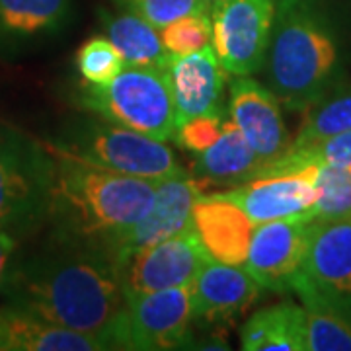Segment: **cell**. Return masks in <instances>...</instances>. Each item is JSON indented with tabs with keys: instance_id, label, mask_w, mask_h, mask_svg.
<instances>
[{
	"instance_id": "obj_1",
	"label": "cell",
	"mask_w": 351,
	"mask_h": 351,
	"mask_svg": "<svg viewBox=\"0 0 351 351\" xmlns=\"http://www.w3.org/2000/svg\"><path fill=\"white\" fill-rule=\"evenodd\" d=\"M0 306L96 334L110 350H119L127 297L113 256L57 240L55 248L8 265Z\"/></svg>"
},
{
	"instance_id": "obj_2",
	"label": "cell",
	"mask_w": 351,
	"mask_h": 351,
	"mask_svg": "<svg viewBox=\"0 0 351 351\" xmlns=\"http://www.w3.org/2000/svg\"><path fill=\"white\" fill-rule=\"evenodd\" d=\"M51 154L49 217L57 225V240L115 258L121 237L151 207L156 182L110 172L57 151Z\"/></svg>"
},
{
	"instance_id": "obj_3",
	"label": "cell",
	"mask_w": 351,
	"mask_h": 351,
	"mask_svg": "<svg viewBox=\"0 0 351 351\" xmlns=\"http://www.w3.org/2000/svg\"><path fill=\"white\" fill-rule=\"evenodd\" d=\"M339 69L336 29L316 0H276L262 71L287 112H304L334 88Z\"/></svg>"
},
{
	"instance_id": "obj_4",
	"label": "cell",
	"mask_w": 351,
	"mask_h": 351,
	"mask_svg": "<svg viewBox=\"0 0 351 351\" xmlns=\"http://www.w3.org/2000/svg\"><path fill=\"white\" fill-rule=\"evenodd\" d=\"M80 101L101 119L158 141L176 137L178 115L168 66L125 69L104 86L86 84Z\"/></svg>"
},
{
	"instance_id": "obj_5",
	"label": "cell",
	"mask_w": 351,
	"mask_h": 351,
	"mask_svg": "<svg viewBox=\"0 0 351 351\" xmlns=\"http://www.w3.org/2000/svg\"><path fill=\"white\" fill-rule=\"evenodd\" d=\"M55 151L110 172L151 182L184 174V168L164 141L147 137L106 119L86 121L76 127L69 143Z\"/></svg>"
},
{
	"instance_id": "obj_6",
	"label": "cell",
	"mask_w": 351,
	"mask_h": 351,
	"mask_svg": "<svg viewBox=\"0 0 351 351\" xmlns=\"http://www.w3.org/2000/svg\"><path fill=\"white\" fill-rule=\"evenodd\" d=\"M55 158L12 131H0V226L24 234L49 217Z\"/></svg>"
},
{
	"instance_id": "obj_7",
	"label": "cell",
	"mask_w": 351,
	"mask_h": 351,
	"mask_svg": "<svg viewBox=\"0 0 351 351\" xmlns=\"http://www.w3.org/2000/svg\"><path fill=\"white\" fill-rule=\"evenodd\" d=\"M191 283L127 297L119 350L168 351L193 343Z\"/></svg>"
},
{
	"instance_id": "obj_8",
	"label": "cell",
	"mask_w": 351,
	"mask_h": 351,
	"mask_svg": "<svg viewBox=\"0 0 351 351\" xmlns=\"http://www.w3.org/2000/svg\"><path fill=\"white\" fill-rule=\"evenodd\" d=\"M274 18L276 0H223L211 8V47L228 75L262 71Z\"/></svg>"
},
{
	"instance_id": "obj_9",
	"label": "cell",
	"mask_w": 351,
	"mask_h": 351,
	"mask_svg": "<svg viewBox=\"0 0 351 351\" xmlns=\"http://www.w3.org/2000/svg\"><path fill=\"white\" fill-rule=\"evenodd\" d=\"M207 260L209 256L191 228L127 254L117 262V269L125 297H135L189 285Z\"/></svg>"
},
{
	"instance_id": "obj_10",
	"label": "cell",
	"mask_w": 351,
	"mask_h": 351,
	"mask_svg": "<svg viewBox=\"0 0 351 351\" xmlns=\"http://www.w3.org/2000/svg\"><path fill=\"white\" fill-rule=\"evenodd\" d=\"M311 225V215L256 225L244 267L263 291L293 293L302 274Z\"/></svg>"
},
{
	"instance_id": "obj_11",
	"label": "cell",
	"mask_w": 351,
	"mask_h": 351,
	"mask_svg": "<svg viewBox=\"0 0 351 351\" xmlns=\"http://www.w3.org/2000/svg\"><path fill=\"white\" fill-rule=\"evenodd\" d=\"M199 195H203V186L195 176L188 172L156 182L151 207L121 237L115 250V260L119 262L131 252L191 230L193 205Z\"/></svg>"
},
{
	"instance_id": "obj_12",
	"label": "cell",
	"mask_w": 351,
	"mask_h": 351,
	"mask_svg": "<svg viewBox=\"0 0 351 351\" xmlns=\"http://www.w3.org/2000/svg\"><path fill=\"white\" fill-rule=\"evenodd\" d=\"M228 115L265 162L285 154L293 143L281 104L269 88L252 76H234L228 84ZM254 180V178H252Z\"/></svg>"
},
{
	"instance_id": "obj_13",
	"label": "cell",
	"mask_w": 351,
	"mask_h": 351,
	"mask_svg": "<svg viewBox=\"0 0 351 351\" xmlns=\"http://www.w3.org/2000/svg\"><path fill=\"white\" fill-rule=\"evenodd\" d=\"M299 279L351 311V219H313Z\"/></svg>"
},
{
	"instance_id": "obj_14",
	"label": "cell",
	"mask_w": 351,
	"mask_h": 351,
	"mask_svg": "<svg viewBox=\"0 0 351 351\" xmlns=\"http://www.w3.org/2000/svg\"><path fill=\"white\" fill-rule=\"evenodd\" d=\"M217 193L237 203L254 225L304 217L311 215L316 199V166L293 174L256 178Z\"/></svg>"
},
{
	"instance_id": "obj_15",
	"label": "cell",
	"mask_w": 351,
	"mask_h": 351,
	"mask_svg": "<svg viewBox=\"0 0 351 351\" xmlns=\"http://www.w3.org/2000/svg\"><path fill=\"white\" fill-rule=\"evenodd\" d=\"M263 289L244 265L207 260L191 281V311L195 322L225 324L244 314Z\"/></svg>"
},
{
	"instance_id": "obj_16",
	"label": "cell",
	"mask_w": 351,
	"mask_h": 351,
	"mask_svg": "<svg viewBox=\"0 0 351 351\" xmlns=\"http://www.w3.org/2000/svg\"><path fill=\"white\" fill-rule=\"evenodd\" d=\"M226 73L211 45L193 53L170 55L168 76L178 125L191 117L223 112Z\"/></svg>"
},
{
	"instance_id": "obj_17",
	"label": "cell",
	"mask_w": 351,
	"mask_h": 351,
	"mask_svg": "<svg viewBox=\"0 0 351 351\" xmlns=\"http://www.w3.org/2000/svg\"><path fill=\"white\" fill-rule=\"evenodd\" d=\"M193 232L215 262L244 265L256 225L237 203L219 193L199 195L193 205Z\"/></svg>"
},
{
	"instance_id": "obj_18",
	"label": "cell",
	"mask_w": 351,
	"mask_h": 351,
	"mask_svg": "<svg viewBox=\"0 0 351 351\" xmlns=\"http://www.w3.org/2000/svg\"><path fill=\"white\" fill-rule=\"evenodd\" d=\"M108 341L34 314L0 306V351H104Z\"/></svg>"
},
{
	"instance_id": "obj_19",
	"label": "cell",
	"mask_w": 351,
	"mask_h": 351,
	"mask_svg": "<svg viewBox=\"0 0 351 351\" xmlns=\"http://www.w3.org/2000/svg\"><path fill=\"white\" fill-rule=\"evenodd\" d=\"M195 156L193 176L199 180L201 186L237 188L250 182L263 164L230 117L225 119L221 137L207 151Z\"/></svg>"
},
{
	"instance_id": "obj_20",
	"label": "cell",
	"mask_w": 351,
	"mask_h": 351,
	"mask_svg": "<svg viewBox=\"0 0 351 351\" xmlns=\"http://www.w3.org/2000/svg\"><path fill=\"white\" fill-rule=\"evenodd\" d=\"M244 351H306V314L302 304L283 301L254 313L240 328Z\"/></svg>"
},
{
	"instance_id": "obj_21",
	"label": "cell",
	"mask_w": 351,
	"mask_h": 351,
	"mask_svg": "<svg viewBox=\"0 0 351 351\" xmlns=\"http://www.w3.org/2000/svg\"><path fill=\"white\" fill-rule=\"evenodd\" d=\"M71 16V0H0V45L16 47L57 34Z\"/></svg>"
},
{
	"instance_id": "obj_22",
	"label": "cell",
	"mask_w": 351,
	"mask_h": 351,
	"mask_svg": "<svg viewBox=\"0 0 351 351\" xmlns=\"http://www.w3.org/2000/svg\"><path fill=\"white\" fill-rule=\"evenodd\" d=\"M106 38L119 51L125 64L133 66H168L170 51L164 47L160 29L129 10L101 12Z\"/></svg>"
},
{
	"instance_id": "obj_23",
	"label": "cell",
	"mask_w": 351,
	"mask_h": 351,
	"mask_svg": "<svg viewBox=\"0 0 351 351\" xmlns=\"http://www.w3.org/2000/svg\"><path fill=\"white\" fill-rule=\"evenodd\" d=\"M293 293L306 314V351H351L350 308L322 297L301 279Z\"/></svg>"
},
{
	"instance_id": "obj_24",
	"label": "cell",
	"mask_w": 351,
	"mask_h": 351,
	"mask_svg": "<svg viewBox=\"0 0 351 351\" xmlns=\"http://www.w3.org/2000/svg\"><path fill=\"white\" fill-rule=\"evenodd\" d=\"M302 113L301 127L291 143L295 149L351 131V86L332 88Z\"/></svg>"
},
{
	"instance_id": "obj_25",
	"label": "cell",
	"mask_w": 351,
	"mask_h": 351,
	"mask_svg": "<svg viewBox=\"0 0 351 351\" xmlns=\"http://www.w3.org/2000/svg\"><path fill=\"white\" fill-rule=\"evenodd\" d=\"M313 219H351V168L320 164L316 166V199Z\"/></svg>"
},
{
	"instance_id": "obj_26",
	"label": "cell",
	"mask_w": 351,
	"mask_h": 351,
	"mask_svg": "<svg viewBox=\"0 0 351 351\" xmlns=\"http://www.w3.org/2000/svg\"><path fill=\"white\" fill-rule=\"evenodd\" d=\"M76 66L84 84L104 86L125 69V61L108 38H92L76 53Z\"/></svg>"
},
{
	"instance_id": "obj_27",
	"label": "cell",
	"mask_w": 351,
	"mask_h": 351,
	"mask_svg": "<svg viewBox=\"0 0 351 351\" xmlns=\"http://www.w3.org/2000/svg\"><path fill=\"white\" fill-rule=\"evenodd\" d=\"M162 43L172 55L193 53L211 45V14H189L160 29Z\"/></svg>"
},
{
	"instance_id": "obj_28",
	"label": "cell",
	"mask_w": 351,
	"mask_h": 351,
	"mask_svg": "<svg viewBox=\"0 0 351 351\" xmlns=\"http://www.w3.org/2000/svg\"><path fill=\"white\" fill-rule=\"evenodd\" d=\"M119 8L137 14L162 29L189 14H211V6L203 0H115Z\"/></svg>"
},
{
	"instance_id": "obj_29",
	"label": "cell",
	"mask_w": 351,
	"mask_h": 351,
	"mask_svg": "<svg viewBox=\"0 0 351 351\" xmlns=\"http://www.w3.org/2000/svg\"><path fill=\"white\" fill-rule=\"evenodd\" d=\"M225 119L226 117L223 115V112L191 117L178 125L174 138L186 151L199 154V152L207 151L215 141L221 137Z\"/></svg>"
},
{
	"instance_id": "obj_30",
	"label": "cell",
	"mask_w": 351,
	"mask_h": 351,
	"mask_svg": "<svg viewBox=\"0 0 351 351\" xmlns=\"http://www.w3.org/2000/svg\"><path fill=\"white\" fill-rule=\"evenodd\" d=\"M16 244H18V237L12 230L0 226V285H2V279L6 276V271H8L10 256L16 250Z\"/></svg>"
},
{
	"instance_id": "obj_31",
	"label": "cell",
	"mask_w": 351,
	"mask_h": 351,
	"mask_svg": "<svg viewBox=\"0 0 351 351\" xmlns=\"http://www.w3.org/2000/svg\"><path fill=\"white\" fill-rule=\"evenodd\" d=\"M203 2H207V4H209V6L213 8L215 4H219V2H223V0H203Z\"/></svg>"
}]
</instances>
